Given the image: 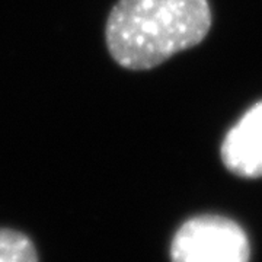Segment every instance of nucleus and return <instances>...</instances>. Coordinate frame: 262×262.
<instances>
[{
  "instance_id": "nucleus-3",
  "label": "nucleus",
  "mask_w": 262,
  "mask_h": 262,
  "mask_svg": "<svg viewBox=\"0 0 262 262\" xmlns=\"http://www.w3.org/2000/svg\"><path fill=\"white\" fill-rule=\"evenodd\" d=\"M222 159L239 177H262V101L252 105L226 134Z\"/></svg>"
},
{
  "instance_id": "nucleus-1",
  "label": "nucleus",
  "mask_w": 262,
  "mask_h": 262,
  "mask_svg": "<svg viewBox=\"0 0 262 262\" xmlns=\"http://www.w3.org/2000/svg\"><path fill=\"white\" fill-rule=\"evenodd\" d=\"M211 28L207 0H118L105 25L113 60L128 70H150L195 47Z\"/></svg>"
},
{
  "instance_id": "nucleus-2",
  "label": "nucleus",
  "mask_w": 262,
  "mask_h": 262,
  "mask_svg": "<svg viewBox=\"0 0 262 262\" xmlns=\"http://www.w3.org/2000/svg\"><path fill=\"white\" fill-rule=\"evenodd\" d=\"M172 262H248L242 227L222 215H198L179 227L170 246Z\"/></svg>"
},
{
  "instance_id": "nucleus-4",
  "label": "nucleus",
  "mask_w": 262,
  "mask_h": 262,
  "mask_svg": "<svg viewBox=\"0 0 262 262\" xmlns=\"http://www.w3.org/2000/svg\"><path fill=\"white\" fill-rule=\"evenodd\" d=\"M0 262H38L35 246L20 232L0 229Z\"/></svg>"
}]
</instances>
